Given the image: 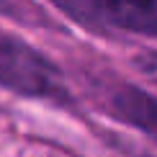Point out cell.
Returning <instances> with one entry per match:
<instances>
[{
	"label": "cell",
	"instance_id": "1",
	"mask_svg": "<svg viewBox=\"0 0 157 157\" xmlns=\"http://www.w3.org/2000/svg\"><path fill=\"white\" fill-rule=\"evenodd\" d=\"M0 82L31 98H59L64 82L59 70L44 54L31 49L18 39L0 41Z\"/></svg>",
	"mask_w": 157,
	"mask_h": 157
},
{
	"label": "cell",
	"instance_id": "3",
	"mask_svg": "<svg viewBox=\"0 0 157 157\" xmlns=\"http://www.w3.org/2000/svg\"><path fill=\"white\" fill-rule=\"evenodd\" d=\"M111 106H113L116 116H121L126 124L157 139V98L136 88H121L113 93Z\"/></svg>",
	"mask_w": 157,
	"mask_h": 157
},
{
	"label": "cell",
	"instance_id": "4",
	"mask_svg": "<svg viewBox=\"0 0 157 157\" xmlns=\"http://www.w3.org/2000/svg\"><path fill=\"white\" fill-rule=\"evenodd\" d=\"M134 62H136V70L142 75L149 77L152 82H157V52H142Z\"/></svg>",
	"mask_w": 157,
	"mask_h": 157
},
{
	"label": "cell",
	"instance_id": "2",
	"mask_svg": "<svg viewBox=\"0 0 157 157\" xmlns=\"http://www.w3.org/2000/svg\"><path fill=\"white\" fill-rule=\"evenodd\" d=\"M82 23H103L129 34L157 36V0H54Z\"/></svg>",
	"mask_w": 157,
	"mask_h": 157
}]
</instances>
